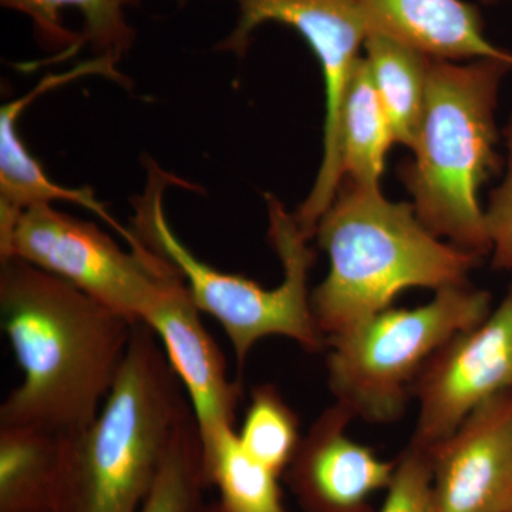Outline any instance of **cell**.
I'll use <instances>...</instances> for the list:
<instances>
[{"mask_svg":"<svg viewBox=\"0 0 512 512\" xmlns=\"http://www.w3.org/2000/svg\"><path fill=\"white\" fill-rule=\"evenodd\" d=\"M511 69L504 60L461 64L430 57L414 158L400 167L419 220L480 258L491 254L480 190L501 167L495 110Z\"/></svg>","mask_w":512,"mask_h":512,"instance_id":"277c9868","label":"cell"},{"mask_svg":"<svg viewBox=\"0 0 512 512\" xmlns=\"http://www.w3.org/2000/svg\"><path fill=\"white\" fill-rule=\"evenodd\" d=\"M239 18L218 49L237 56L247 53L249 40L265 23L295 29L318 57L325 80L326 116L323 157L312 191L295 220L308 239L315 237L323 217L343 181L340 160V117L356 64L365 49L367 23L357 0H235Z\"/></svg>","mask_w":512,"mask_h":512,"instance_id":"ba28073f","label":"cell"},{"mask_svg":"<svg viewBox=\"0 0 512 512\" xmlns=\"http://www.w3.org/2000/svg\"><path fill=\"white\" fill-rule=\"evenodd\" d=\"M433 464L429 448L410 441L396 460L392 483L379 512H434Z\"/></svg>","mask_w":512,"mask_h":512,"instance_id":"7402d4cb","label":"cell"},{"mask_svg":"<svg viewBox=\"0 0 512 512\" xmlns=\"http://www.w3.org/2000/svg\"><path fill=\"white\" fill-rule=\"evenodd\" d=\"M147 170L146 188L133 200L130 229L148 249L180 271L200 312L208 313L224 328L239 369L251 349L266 336L292 339L306 352L325 349L326 336L313 316L308 286L316 255L295 215L289 214L274 195H265L269 242L284 268L281 284L266 289L247 276L218 271L192 254L171 228L164 210L167 188L184 183L153 160L147 161Z\"/></svg>","mask_w":512,"mask_h":512,"instance_id":"5b68a950","label":"cell"},{"mask_svg":"<svg viewBox=\"0 0 512 512\" xmlns=\"http://www.w3.org/2000/svg\"><path fill=\"white\" fill-rule=\"evenodd\" d=\"M97 73L99 70L96 64L87 60L66 72L49 74L25 96L3 104L0 109V220L36 205H52L55 201L72 202L84 210L92 211L116 229L131 248H138L141 247L140 239L131 229L121 227L111 217L107 208L94 197L92 190L67 188L53 183L39 161L29 153L19 134L20 117L33 101L50 90L82 77L97 76Z\"/></svg>","mask_w":512,"mask_h":512,"instance_id":"5bb4252c","label":"cell"},{"mask_svg":"<svg viewBox=\"0 0 512 512\" xmlns=\"http://www.w3.org/2000/svg\"><path fill=\"white\" fill-rule=\"evenodd\" d=\"M357 2L369 33L392 37L431 59H495L512 64V53L487 39L480 12L464 0Z\"/></svg>","mask_w":512,"mask_h":512,"instance_id":"4fadbf2b","label":"cell"},{"mask_svg":"<svg viewBox=\"0 0 512 512\" xmlns=\"http://www.w3.org/2000/svg\"><path fill=\"white\" fill-rule=\"evenodd\" d=\"M136 0H0L3 8L32 20L39 46L56 60L92 47L94 57L120 62L134 43L126 6Z\"/></svg>","mask_w":512,"mask_h":512,"instance_id":"9a60e30c","label":"cell"},{"mask_svg":"<svg viewBox=\"0 0 512 512\" xmlns=\"http://www.w3.org/2000/svg\"><path fill=\"white\" fill-rule=\"evenodd\" d=\"M512 389V286L495 311L427 360L412 386L419 402L413 443L431 448L468 414Z\"/></svg>","mask_w":512,"mask_h":512,"instance_id":"9c48e42d","label":"cell"},{"mask_svg":"<svg viewBox=\"0 0 512 512\" xmlns=\"http://www.w3.org/2000/svg\"><path fill=\"white\" fill-rule=\"evenodd\" d=\"M299 417L271 383L252 387L239 443L249 456L278 476L289 467L302 441Z\"/></svg>","mask_w":512,"mask_h":512,"instance_id":"44dd1931","label":"cell"},{"mask_svg":"<svg viewBox=\"0 0 512 512\" xmlns=\"http://www.w3.org/2000/svg\"><path fill=\"white\" fill-rule=\"evenodd\" d=\"M195 512H225L218 503H202Z\"/></svg>","mask_w":512,"mask_h":512,"instance_id":"cb8c5ba5","label":"cell"},{"mask_svg":"<svg viewBox=\"0 0 512 512\" xmlns=\"http://www.w3.org/2000/svg\"><path fill=\"white\" fill-rule=\"evenodd\" d=\"M490 313V293L468 284L446 286L426 305L389 308L329 336L326 367L336 402L367 423L399 420L427 360Z\"/></svg>","mask_w":512,"mask_h":512,"instance_id":"8992f818","label":"cell"},{"mask_svg":"<svg viewBox=\"0 0 512 512\" xmlns=\"http://www.w3.org/2000/svg\"><path fill=\"white\" fill-rule=\"evenodd\" d=\"M204 448L210 487H217L225 512H289L278 474L249 456L234 427H227Z\"/></svg>","mask_w":512,"mask_h":512,"instance_id":"d6986e66","label":"cell"},{"mask_svg":"<svg viewBox=\"0 0 512 512\" xmlns=\"http://www.w3.org/2000/svg\"><path fill=\"white\" fill-rule=\"evenodd\" d=\"M507 170L493 191L485 210V224L491 242V262L498 271H512V116L504 127Z\"/></svg>","mask_w":512,"mask_h":512,"instance_id":"603a6c76","label":"cell"},{"mask_svg":"<svg viewBox=\"0 0 512 512\" xmlns=\"http://www.w3.org/2000/svg\"><path fill=\"white\" fill-rule=\"evenodd\" d=\"M315 237L328 252L329 274L311 293L326 339L392 308L410 288L467 284L480 256L443 242L409 202L387 200L380 187L349 180L320 218Z\"/></svg>","mask_w":512,"mask_h":512,"instance_id":"7a4b0ae2","label":"cell"},{"mask_svg":"<svg viewBox=\"0 0 512 512\" xmlns=\"http://www.w3.org/2000/svg\"><path fill=\"white\" fill-rule=\"evenodd\" d=\"M393 143L392 124L363 56L350 79L340 117L343 180L380 187L387 151Z\"/></svg>","mask_w":512,"mask_h":512,"instance_id":"e0dca14e","label":"cell"},{"mask_svg":"<svg viewBox=\"0 0 512 512\" xmlns=\"http://www.w3.org/2000/svg\"><path fill=\"white\" fill-rule=\"evenodd\" d=\"M353 419L348 407L336 402L302 437L284 474L303 512H375L370 497L392 483L396 460H382L350 439Z\"/></svg>","mask_w":512,"mask_h":512,"instance_id":"8fae6325","label":"cell"},{"mask_svg":"<svg viewBox=\"0 0 512 512\" xmlns=\"http://www.w3.org/2000/svg\"><path fill=\"white\" fill-rule=\"evenodd\" d=\"M190 400L153 330L136 323L113 389L89 426L62 437L53 512H138Z\"/></svg>","mask_w":512,"mask_h":512,"instance_id":"3957f363","label":"cell"},{"mask_svg":"<svg viewBox=\"0 0 512 512\" xmlns=\"http://www.w3.org/2000/svg\"><path fill=\"white\" fill-rule=\"evenodd\" d=\"M429 450L434 512H512V389Z\"/></svg>","mask_w":512,"mask_h":512,"instance_id":"30bf717a","label":"cell"},{"mask_svg":"<svg viewBox=\"0 0 512 512\" xmlns=\"http://www.w3.org/2000/svg\"><path fill=\"white\" fill-rule=\"evenodd\" d=\"M365 52L394 141L413 150L426 109L430 57L380 33L367 35Z\"/></svg>","mask_w":512,"mask_h":512,"instance_id":"ac0fdd59","label":"cell"},{"mask_svg":"<svg viewBox=\"0 0 512 512\" xmlns=\"http://www.w3.org/2000/svg\"><path fill=\"white\" fill-rule=\"evenodd\" d=\"M16 258L69 282L140 323L165 282L177 272L146 245L124 251L93 222L52 205H36L0 220V259Z\"/></svg>","mask_w":512,"mask_h":512,"instance_id":"52a82bcc","label":"cell"},{"mask_svg":"<svg viewBox=\"0 0 512 512\" xmlns=\"http://www.w3.org/2000/svg\"><path fill=\"white\" fill-rule=\"evenodd\" d=\"M62 437L0 424V512H53Z\"/></svg>","mask_w":512,"mask_h":512,"instance_id":"2e32d148","label":"cell"},{"mask_svg":"<svg viewBox=\"0 0 512 512\" xmlns=\"http://www.w3.org/2000/svg\"><path fill=\"white\" fill-rule=\"evenodd\" d=\"M0 316L23 382L2 426L69 436L92 424L113 389L136 323L22 259H0Z\"/></svg>","mask_w":512,"mask_h":512,"instance_id":"6da1fadb","label":"cell"},{"mask_svg":"<svg viewBox=\"0 0 512 512\" xmlns=\"http://www.w3.org/2000/svg\"><path fill=\"white\" fill-rule=\"evenodd\" d=\"M140 323L153 330L183 384L202 446L227 427H234L241 386L229 380L225 357L202 325L200 309L178 269Z\"/></svg>","mask_w":512,"mask_h":512,"instance_id":"7c38bea8","label":"cell"},{"mask_svg":"<svg viewBox=\"0 0 512 512\" xmlns=\"http://www.w3.org/2000/svg\"><path fill=\"white\" fill-rule=\"evenodd\" d=\"M208 488L201 433L191 410L178 424L156 483L138 512H195Z\"/></svg>","mask_w":512,"mask_h":512,"instance_id":"ffe728a7","label":"cell"},{"mask_svg":"<svg viewBox=\"0 0 512 512\" xmlns=\"http://www.w3.org/2000/svg\"><path fill=\"white\" fill-rule=\"evenodd\" d=\"M485 5H494V3L501 2V0H481Z\"/></svg>","mask_w":512,"mask_h":512,"instance_id":"d4e9b609","label":"cell"}]
</instances>
